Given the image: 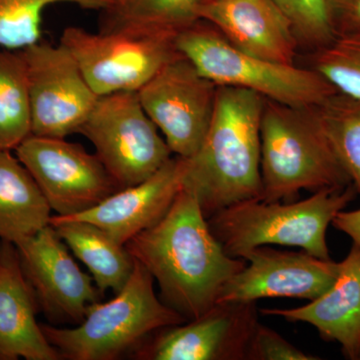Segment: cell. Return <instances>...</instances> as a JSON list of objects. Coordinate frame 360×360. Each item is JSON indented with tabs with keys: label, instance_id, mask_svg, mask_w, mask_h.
<instances>
[{
	"label": "cell",
	"instance_id": "19",
	"mask_svg": "<svg viewBox=\"0 0 360 360\" xmlns=\"http://www.w3.org/2000/svg\"><path fill=\"white\" fill-rule=\"evenodd\" d=\"M51 208L11 151L0 150V239L14 245L49 225Z\"/></svg>",
	"mask_w": 360,
	"mask_h": 360
},
{
	"label": "cell",
	"instance_id": "3",
	"mask_svg": "<svg viewBox=\"0 0 360 360\" xmlns=\"http://www.w3.org/2000/svg\"><path fill=\"white\" fill-rule=\"evenodd\" d=\"M260 141L259 200L291 202L302 191L315 193L352 184L315 106L296 108L265 99Z\"/></svg>",
	"mask_w": 360,
	"mask_h": 360
},
{
	"label": "cell",
	"instance_id": "18",
	"mask_svg": "<svg viewBox=\"0 0 360 360\" xmlns=\"http://www.w3.org/2000/svg\"><path fill=\"white\" fill-rule=\"evenodd\" d=\"M262 314L314 326L326 341L340 343L342 354L360 360V248L352 245L340 272L326 292L295 309H264Z\"/></svg>",
	"mask_w": 360,
	"mask_h": 360
},
{
	"label": "cell",
	"instance_id": "21",
	"mask_svg": "<svg viewBox=\"0 0 360 360\" xmlns=\"http://www.w3.org/2000/svg\"><path fill=\"white\" fill-rule=\"evenodd\" d=\"M32 134L22 51L0 47V150H15Z\"/></svg>",
	"mask_w": 360,
	"mask_h": 360
},
{
	"label": "cell",
	"instance_id": "15",
	"mask_svg": "<svg viewBox=\"0 0 360 360\" xmlns=\"http://www.w3.org/2000/svg\"><path fill=\"white\" fill-rule=\"evenodd\" d=\"M198 16L241 51L295 65L300 40L290 18L274 0H210L201 4Z\"/></svg>",
	"mask_w": 360,
	"mask_h": 360
},
{
	"label": "cell",
	"instance_id": "12",
	"mask_svg": "<svg viewBox=\"0 0 360 360\" xmlns=\"http://www.w3.org/2000/svg\"><path fill=\"white\" fill-rule=\"evenodd\" d=\"M258 321L257 302H219L205 314L151 333L134 349L141 360H245Z\"/></svg>",
	"mask_w": 360,
	"mask_h": 360
},
{
	"label": "cell",
	"instance_id": "10",
	"mask_svg": "<svg viewBox=\"0 0 360 360\" xmlns=\"http://www.w3.org/2000/svg\"><path fill=\"white\" fill-rule=\"evenodd\" d=\"M14 151L58 217L86 212L120 191L101 160L82 144L32 134Z\"/></svg>",
	"mask_w": 360,
	"mask_h": 360
},
{
	"label": "cell",
	"instance_id": "28",
	"mask_svg": "<svg viewBox=\"0 0 360 360\" xmlns=\"http://www.w3.org/2000/svg\"><path fill=\"white\" fill-rule=\"evenodd\" d=\"M328 7L336 37L360 30V0H328Z\"/></svg>",
	"mask_w": 360,
	"mask_h": 360
},
{
	"label": "cell",
	"instance_id": "20",
	"mask_svg": "<svg viewBox=\"0 0 360 360\" xmlns=\"http://www.w3.org/2000/svg\"><path fill=\"white\" fill-rule=\"evenodd\" d=\"M49 224L85 266L101 293L120 292L129 281L134 258L125 245L116 243L96 224L52 215Z\"/></svg>",
	"mask_w": 360,
	"mask_h": 360
},
{
	"label": "cell",
	"instance_id": "17",
	"mask_svg": "<svg viewBox=\"0 0 360 360\" xmlns=\"http://www.w3.org/2000/svg\"><path fill=\"white\" fill-rule=\"evenodd\" d=\"M37 298L15 245L0 241V360H59L37 321Z\"/></svg>",
	"mask_w": 360,
	"mask_h": 360
},
{
	"label": "cell",
	"instance_id": "31",
	"mask_svg": "<svg viewBox=\"0 0 360 360\" xmlns=\"http://www.w3.org/2000/svg\"><path fill=\"white\" fill-rule=\"evenodd\" d=\"M205 1H210V0H205Z\"/></svg>",
	"mask_w": 360,
	"mask_h": 360
},
{
	"label": "cell",
	"instance_id": "27",
	"mask_svg": "<svg viewBox=\"0 0 360 360\" xmlns=\"http://www.w3.org/2000/svg\"><path fill=\"white\" fill-rule=\"evenodd\" d=\"M288 342L274 329L258 322L253 331L245 360H319Z\"/></svg>",
	"mask_w": 360,
	"mask_h": 360
},
{
	"label": "cell",
	"instance_id": "5",
	"mask_svg": "<svg viewBox=\"0 0 360 360\" xmlns=\"http://www.w3.org/2000/svg\"><path fill=\"white\" fill-rule=\"evenodd\" d=\"M153 283L134 259L129 281L115 297L90 305L84 321L72 328L40 324L45 338L61 359H118L158 329L187 321L160 300Z\"/></svg>",
	"mask_w": 360,
	"mask_h": 360
},
{
	"label": "cell",
	"instance_id": "6",
	"mask_svg": "<svg viewBox=\"0 0 360 360\" xmlns=\"http://www.w3.org/2000/svg\"><path fill=\"white\" fill-rule=\"evenodd\" d=\"M175 47L217 86L238 87L296 108L319 105L338 90L317 71L281 65L236 49L210 23L198 20L177 33Z\"/></svg>",
	"mask_w": 360,
	"mask_h": 360
},
{
	"label": "cell",
	"instance_id": "13",
	"mask_svg": "<svg viewBox=\"0 0 360 360\" xmlns=\"http://www.w3.org/2000/svg\"><path fill=\"white\" fill-rule=\"evenodd\" d=\"M15 246L40 311L56 326L82 323L90 305L101 302V291L79 269L56 229L47 225Z\"/></svg>",
	"mask_w": 360,
	"mask_h": 360
},
{
	"label": "cell",
	"instance_id": "9",
	"mask_svg": "<svg viewBox=\"0 0 360 360\" xmlns=\"http://www.w3.org/2000/svg\"><path fill=\"white\" fill-rule=\"evenodd\" d=\"M217 87L179 52L137 94L172 153L191 158L207 134Z\"/></svg>",
	"mask_w": 360,
	"mask_h": 360
},
{
	"label": "cell",
	"instance_id": "30",
	"mask_svg": "<svg viewBox=\"0 0 360 360\" xmlns=\"http://www.w3.org/2000/svg\"><path fill=\"white\" fill-rule=\"evenodd\" d=\"M113 2V4H122L124 0H111Z\"/></svg>",
	"mask_w": 360,
	"mask_h": 360
},
{
	"label": "cell",
	"instance_id": "14",
	"mask_svg": "<svg viewBox=\"0 0 360 360\" xmlns=\"http://www.w3.org/2000/svg\"><path fill=\"white\" fill-rule=\"evenodd\" d=\"M248 265L220 290L217 303L257 302L262 298L316 300L333 285L340 262L321 259L307 251H283L269 246L253 248L243 257Z\"/></svg>",
	"mask_w": 360,
	"mask_h": 360
},
{
	"label": "cell",
	"instance_id": "8",
	"mask_svg": "<svg viewBox=\"0 0 360 360\" xmlns=\"http://www.w3.org/2000/svg\"><path fill=\"white\" fill-rule=\"evenodd\" d=\"M78 134L94 144L120 189L148 179L174 155L134 91L99 96Z\"/></svg>",
	"mask_w": 360,
	"mask_h": 360
},
{
	"label": "cell",
	"instance_id": "16",
	"mask_svg": "<svg viewBox=\"0 0 360 360\" xmlns=\"http://www.w3.org/2000/svg\"><path fill=\"white\" fill-rule=\"evenodd\" d=\"M186 158L172 156L153 176L120 189L86 212L68 219L96 224L120 245L162 219L182 188Z\"/></svg>",
	"mask_w": 360,
	"mask_h": 360
},
{
	"label": "cell",
	"instance_id": "11",
	"mask_svg": "<svg viewBox=\"0 0 360 360\" xmlns=\"http://www.w3.org/2000/svg\"><path fill=\"white\" fill-rule=\"evenodd\" d=\"M32 108V134L65 139L78 134L98 96L63 44L40 40L22 49Z\"/></svg>",
	"mask_w": 360,
	"mask_h": 360
},
{
	"label": "cell",
	"instance_id": "1",
	"mask_svg": "<svg viewBox=\"0 0 360 360\" xmlns=\"http://www.w3.org/2000/svg\"><path fill=\"white\" fill-rule=\"evenodd\" d=\"M125 248L158 283L161 300L187 321L217 304L225 283L246 264L225 253L195 195L184 187L162 219Z\"/></svg>",
	"mask_w": 360,
	"mask_h": 360
},
{
	"label": "cell",
	"instance_id": "25",
	"mask_svg": "<svg viewBox=\"0 0 360 360\" xmlns=\"http://www.w3.org/2000/svg\"><path fill=\"white\" fill-rule=\"evenodd\" d=\"M309 68L340 94L360 98V30L338 35L331 44L310 52Z\"/></svg>",
	"mask_w": 360,
	"mask_h": 360
},
{
	"label": "cell",
	"instance_id": "26",
	"mask_svg": "<svg viewBox=\"0 0 360 360\" xmlns=\"http://www.w3.org/2000/svg\"><path fill=\"white\" fill-rule=\"evenodd\" d=\"M295 26L300 47L310 52L335 40L336 33L329 18L328 0H274Z\"/></svg>",
	"mask_w": 360,
	"mask_h": 360
},
{
	"label": "cell",
	"instance_id": "22",
	"mask_svg": "<svg viewBox=\"0 0 360 360\" xmlns=\"http://www.w3.org/2000/svg\"><path fill=\"white\" fill-rule=\"evenodd\" d=\"M205 0H124L104 9L103 27L177 34L200 20Z\"/></svg>",
	"mask_w": 360,
	"mask_h": 360
},
{
	"label": "cell",
	"instance_id": "4",
	"mask_svg": "<svg viewBox=\"0 0 360 360\" xmlns=\"http://www.w3.org/2000/svg\"><path fill=\"white\" fill-rule=\"evenodd\" d=\"M356 195L350 184L321 189L295 202L241 201L214 213L207 221L225 253L233 258L243 259L253 248L274 245L300 248L321 259H331L326 231Z\"/></svg>",
	"mask_w": 360,
	"mask_h": 360
},
{
	"label": "cell",
	"instance_id": "2",
	"mask_svg": "<svg viewBox=\"0 0 360 360\" xmlns=\"http://www.w3.org/2000/svg\"><path fill=\"white\" fill-rule=\"evenodd\" d=\"M265 98L251 90L217 87L214 110L200 150L186 158L182 187L206 219L227 206L260 200V125Z\"/></svg>",
	"mask_w": 360,
	"mask_h": 360
},
{
	"label": "cell",
	"instance_id": "23",
	"mask_svg": "<svg viewBox=\"0 0 360 360\" xmlns=\"http://www.w3.org/2000/svg\"><path fill=\"white\" fill-rule=\"evenodd\" d=\"M338 160L360 195V98L340 92L315 106Z\"/></svg>",
	"mask_w": 360,
	"mask_h": 360
},
{
	"label": "cell",
	"instance_id": "29",
	"mask_svg": "<svg viewBox=\"0 0 360 360\" xmlns=\"http://www.w3.org/2000/svg\"><path fill=\"white\" fill-rule=\"evenodd\" d=\"M331 224L338 231L349 236L352 243L360 248V208L352 212L341 210L336 214Z\"/></svg>",
	"mask_w": 360,
	"mask_h": 360
},
{
	"label": "cell",
	"instance_id": "7",
	"mask_svg": "<svg viewBox=\"0 0 360 360\" xmlns=\"http://www.w3.org/2000/svg\"><path fill=\"white\" fill-rule=\"evenodd\" d=\"M176 34L127 28H101L90 32L70 26L60 44L70 52L97 96L137 92L179 54Z\"/></svg>",
	"mask_w": 360,
	"mask_h": 360
},
{
	"label": "cell",
	"instance_id": "24",
	"mask_svg": "<svg viewBox=\"0 0 360 360\" xmlns=\"http://www.w3.org/2000/svg\"><path fill=\"white\" fill-rule=\"evenodd\" d=\"M63 2L101 11L113 4L111 0H0V47L22 51L39 42L44 9Z\"/></svg>",
	"mask_w": 360,
	"mask_h": 360
}]
</instances>
